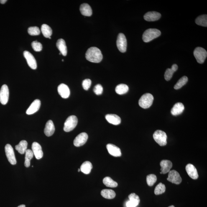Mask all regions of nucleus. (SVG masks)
<instances>
[{"label": "nucleus", "instance_id": "obj_30", "mask_svg": "<svg viewBox=\"0 0 207 207\" xmlns=\"http://www.w3.org/2000/svg\"><path fill=\"white\" fill-rule=\"evenodd\" d=\"M129 90V87L127 85L124 84H121L116 87L115 90L116 93L118 94L122 95L127 93Z\"/></svg>", "mask_w": 207, "mask_h": 207}, {"label": "nucleus", "instance_id": "obj_1", "mask_svg": "<svg viewBox=\"0 0 207 207\" xmlns=\"http://www.w3.org/2000/svg\"><path fill=\"white\" fill-rule=\"evenodd\" d=\"M86 58L89 61L98 63L103 60V56L101 51L98 48L92 47L87 51Z\"/></svg>", "mask_w": 207, "mask_h": 207}, {"label": "nucleus", "instance_id": "obj_13", "mask_svg": "<svg viewBox=\"0 0 207 207\" xmlns=\"http://www.w3.org/2000/svg\"><path fill=\"white\" fill-rule=\"evenodd\" d=\"M32 152L36 159L39 160L43 157V152L42 147L38 143L34 142L32 144Z\"/></svg>", "mask_w": 207, "mask_h": 207}, {"label": "nucleus", "instance_id": "obj_47", "mask_svg": "<svg viewBox=\"0 0 207 207\" xmlns=\"http://www.w3.org/2000/svg\"><path fill=\"white\" fill-rule=\"evenodd\" d=\"M62 62H63V61H64V60H62Z\"/></svg>", "mask_w": 207, "mask_h": 207}, {"label": "nucleus", "instance_id": "obj_34", "mask_svg": "<svg viewBox=\"0 0 207 207\" xmlns=\"http://www.w3.org/2000/svg\"><path fill=\"white\" fill-rule=\"evenodd\" d=\"M188 81V78L186 76H184L178 80L176 84L174 86V89L175 90H178L181 88L184 85L186 84Z\"/></svg>", "mask_w": 207, "mask_h": 207}, {"label": "nucleus", "instance_id": "obj_42", "mask_svg": "<svg viewBox=\"0 0 207 207\" xmlns=\"http://www.w3.org/2000/svg\"><path fill=\"white\" fill-rule=\"evenodd\" d=\"M137 204L132 201H129L126 203V207H136L138 206Z\"/></svg>", "mask_w": 207, "mask_h": 207}, {"label": "nucleus", "instance_id": "obj_5", "mask_svg": "<svg viewBox=\"0 0 207 207\" xmlns=\"http://www.w3.org/2000/svg\"><path fill=\"white\" fill-rule=\"evenodd\" d=\"M154 140L161 146H164L167 144V135L165 132L161 130H157L154 133Z\"/></svg>", "mask_w": 207, "mask_h": 207}, {"label": "nucleus", "instance_id": "obj_3", "mask_svg": "<svg viewBox=\"0 0 207 207\" xmlns=\"http://www.w3.org/2000/svg\"><path fill=\"white\" fill-rule=\"evenodd\" d=\"M154 100V97L151 94H145L140 99L139 101V106L144 109H147L152 106Z\"/></svg>", "mask_w": 207, "mask_h": 207}, {"label": "nucleus", "instance_id": "obj_36", "mask_svg": "<svg viewBox=\"0 0 207 207\" xmlns=\"http://www.w3.org/2000/svg\"><path fill=\"white\" fill-rule=\"evenodd\" d=\"M157 177L154 174H150L147 177V182L148 185L150 186H152L157 182Z\"/></svg>", "mask_w": 207, "mask_h": 207}, {"label": "nucleus", "instance_id": "obj_31", "mask_svg": "<svg viewBox=\"0 0 207 207\" xmlns=\"http://www.w3.org/2000/svg\"><path fill=\"white\" fill-rule=\"evenodd\" d=\"M25 161L24 165L26 167H29L30 165V160L34 157V153L30 149H27L25 153Z\"/></svg>", "mask_w": 207, "mask_h": 207}, {"label": "nucleus", "instance_id": "obj_37", "mask_svg": "<svg viewBox=\"0 0 207 207\" xmlns=\"http://www.w3.org/2000/svg\"><path fill=\"white\" fill-rule=\"evenodd\" d=\"M28 32L30 35H38L40 33V31L39 27H29L28 29Z\"/></svg>", "mask_w": 207, "mask_h": 207}, {"label": "nucleus", "instance_id": "obj_19", "mask_svg": "<svg viewBox=\"0 0 207 207\" xmlns=\"http://www.w3.org/2000/svg\"><path fill=\"white\" fill-rule=\"evenodd\" d=\"M161 167V172L163 174H165L170 171L172 168V163L168 160H163L160 163Z\"/></svg>", "mask_w": 207, "mask_h": 207}, {"label": "nucleus", "instance_id": "obj_8", "mask_svg": "<svg viewBox=\"0 0 207 207\" xmlns=\"http://www.w3.org/2000/svg\"><path fill=\"white\" fill-rule=\"evenodd\" d=\"M7 157L8 161L12 165H16L17 163L14 149L11 145L7 144L5 147Z\"/></svg>", "mask_w": 207, "mask_h": 207}, {"label": "nucleus", "instance_id": "obj_21", "mask_svg": "<svg viewBox=\"0 0 207 207\" xmlns=\"http://www.w3.org/2000/svg\"><path fill=\"white\" fill-rule=\"evenodd\" d=\"M106 120L108 122L114 125H118L121 124V119L117 115L114 114L106 115Z\"/></svg>", "mask_w": 207, "mask_h": 207}, {"label": "nucleus", "instance_id": "obj_16", "mask_svg": "<svg viewBox=\"0 0 207 207\" xmlns=\"http://www.w3.org/2000/svg\"><path fill=\"white\" fill-rule=\"evenodd\" d=\"M161 17L160 13L157 12H149L146 13L144 16V19L146 21L153 22L158 20Z\"/></svg>", "mask_w": 207, "mask_h": 207}, {"label": "nucleus", "instance_id": "obj_29", "mask_svg": "<svg viewBox=\"0 0 207 207\" xmlns=\"http://www.w3.org/2000/svg\"><path fill=\"white\" fill-rule=\"evenodd\" d=\"M41 31L43 35L46 38H48L51 37L52 34V30L50 26L47 24L42 25L41 27Z\"/></svg>", "mask_w": 207, "mask_h": 207}, {"label": "nucleus", "instance_id": "obj_25", "mask_svg": "<svg viewBox=\"0 0 207 207\" xmlns=\"http://www.w3.org/2000/svg\"><path fill=\"white\" fill-rule=\"evenodd\" d=\"M178 66L177 64H173L171 68H168L165 72V80L167 81H169L172 78L174 72H175L178 70Z\"/></svg>", "mask_w": 207, "mask_h": 207}, {"label": "nucleus", "instance_id": "obj_7", "mask_svg": "<svg viewBox=\"0 0 207 207\" xmlns=\"http://www.w3.org/2000/svg\"><path fill=\"white\" fill-rule=\"evenodd\" d=\"M116 44L118 50L120 52L124 53L126 51L127 41L126 36L124 34L120 33L118 34Z\"/></svg>", "mask_w": 207, "mask_h": 207}, {"label": "nucleus", "instance_id": "obj_20", "mask_svg": "<svg viewBox=\"0 0 207 207\" xmlns=\"http://www.w3.org/2000/svg\"><path fill=\"white\" fill-rule=\"evenodd\" d=\"M55 131V127L52 120H49L46 123L44 133L47 137H50L54 134Z\"/></svg>", "mask_w": 207, "mask_h": 207}, {"label": "nucleus", "instance_id": "obj_27", "mask_svg": "<svg viewBox=\"0 0 207 207\" xmlns=\"http://www.w3.org/2000/svg\"><path fill=\"white\" fill-rule=\"evenodd\" d=\"M93 166L91 162L86 161L82 164L80 167V171L85 174H88L91 172Z\"/></svg>", "mask_w": 207, "mask_h": 207}, {"label": "nucleus", "instance_id": "obj_32", "mask_svg": "<svg viewBox=\"0 0 207 207\" xmlns=\"http://www.w3.org/2000/svg\"><path fill=\"white\" fill-rule=\"evenodd\" d=\"M195 22L199 25L207 27V15H203L199 16L196 19Z\"/></svg>", "mask_w": 207, "mask_h": 207}, {"label": "nucleus", "instance_id": "obj_43", "mask_svg": "<svg viewBox=\"0 0 207 207\" xmlns=\"http://www.w3.org/2000/svg\"><path fill=\"white\" fill-rule=\"evenodd\" d=\"M7 1V0H0V3L2 4H4Z\"/></svg>", "mask_w": 207, "mask_h": 207}, {"label": "nucleus", "instance_id": "obj_22", "mask_svg": "<svg viewBox=\"0 0 207 207\" xmlns=\"http://www.w3.org/2000/svg\"><path fill=\"white\" fill-rule=\"evenodd\" d=\"M57 47L62 55L64 56L67 55V47L65 41L63 39H60L57 41Z\"/></svg>", "mask_w": 207, "mask_h": 207}, {"label": "nucleus", "instance_id": "obj_24", "mask_svg": "<svg viewBox=\"0 0 207 207\" xmlns=\"http://www.w3.org/2000/svg\"><path fill=\"white\" fill-rule=\"evenodd\" d=\"M80 11L82 15L85 16H91L92 15V10L89 5L84 3L81 5Z\"/></svg>", "mask_w": 207, "mask_h": 207}, {"label": "nucleus", "instance_id": "obj_14", "mask_svg": "<svg viewBox=\"0 0 207 207\" xmlns=\"http://www.w3.org/2000/svg\"><path fill=\"white\" fill-rule=\"evenodd\" d=\"M58 91L62 98H68L70 95V90L67 85L61 84L58 87Z\"/></svg>", "mask_w": 207, "mask_h": 207}, {"label": "nucleus", "instance_id": "obj_6", "mask_svg": "<svg viewBox=\"0 0 207 207\" xmlns=\"http://www.w3.org/2000/svg\"><path fill=\"white\" fill-rule=\"evenodd\" d=\"M193 54L197 62L200 64L204 63L207 56L206 51L200 47H196L193 52Z\"/></svg>", "mask_w": 207, "mask_h": 207}, {"label": "nucleus", "instance_id": "obj_40", "mask_svg": "<svg viewBox=\"0 0 207 207\" xmlns=\"http://www.w3.org/2000/svg\"><path fill=\"white\" fill-rule=\"evenodd\" d=\"M91 80L89 79L84 80L82 83V86L84 89L86 91L89 89L90 87H91Z\"/></svg>", "mask_w": 207, "mask_h": 207}, {"label": "nucleus", "instance_id": "obj_10", "mask_svg": "<svg viewBox=\"0 0 207 207\" xmlns=\"http://www.w3.org/2000/svg\"><path fill=\"white\" fill-rule=\"evenodd\" d=\"M9 98V90L7 85H4L0 90V102L3 105L7 103Z\"/></svg>", "mask_w": 207, "mask_h": 207}, {"label": "nucleus", "instance_id": "obj_9", "mask_svg": "<svg viewBox=\"0 0 207 207\" xmlns=\"http://www.w3.org/2000/svg\"><path fill=\"white\" fill-rule=\"evenodd\" d=\"M168 181L176 185H179L182 182V179L180 174L175 170L170 171L169 172Z\"/></svg>", "mask_w": 207, "mask_h": 207}, {"label": "nucleus", "instance_id": "obj_41", "mask_svg": "<svg viewBox=\"0 0 207 207\" xmlns=\"http://www.w3.org/2000/svg\"><path fill=\"white\" fill-rule=\"evenodd\" d=\"M93 90L96 95H101L103 92V88L101 85H97L94 88Z\"/></svg>", "mask_w": 207, "mask_h": 207}, {"label": "nucleus", "instance_id": "obj_17", "mask_svg": "<svg viewBox=\"0 0 207 207\" xmlns=\"http://www.w3.org/2000/svg\"><path fill=\"white\" fill-rule=\"evenodd\" d=\"M40 105L41 102L40 100H34L27 109L26 111V114L28 115H31L37 112L40 109Z\"/></svg>", "mask_w": 207, "mask_h": 207}, {"label": "nucleus", "instance_id": "obj_15", "mask_svg": "<svg viewBox=\"0 0 207 207\" xmlns=\"http://www.w3.org/2000/svg\"><path fill=\"white\" fill-rule=\"evenodd\" d=\"M108 152L110 155L115 157H121L122 155L120 149L114 144H108L106 146Z\"/></svg>", "mask_w": 207, "mask_h": 207}, {"label": "nucleus", "instance_id": "obj_28", "mask_svg": "<svg viewBox=\"0 0 207 207\" xmlns=\"http://www.w3.org/2000/svg\"><path fill=\"white\" fill-rule=\"evenodd\" d=\"M101 195L104 198L107 199H112L116 197V194L114 191L110 189L102 190Z\"/></svg>", "mask_w": 207, "mask_h": 207}, {"label": "nucleus", "instance_id": "obj_46", "mask_svg": "<svg viewBox=\"0 0 207 207\" xmlns=\"http://www.w3.org/2000/svg\"><path fill=\"white\" fill-rule=\"evenodd\" d=\"M80 169H78V172H80Z\"/></svg>", "mask_w": 207, "mask_h": 207}, {"label": "nucleus", "instance_id": "obj_18", "mask_svg": "<svg viewBox=\"0 0 207 207\" xmlns=\"http://www.w3.org/2000/svg\"><path fill=\"white\" fill-rule=\"evenodd\" d=\"M186 170L190 178L194 180L198 178L199 176L197 169L192 164H188L186 167Z\"/></svg>", "mask_w": 207, "mask_h": 207}, {"label": "nucleus", "instance_id": "obj_39", "mask_svg": "<svg viewBox=\"0 0 207 207\" xmlns=\"http://www.w3.org/2000/svg\"><path fill=\"white\" fill-rule=\"evenodd\" d=\"M129 198L130 201H132L134 202V203L137 204L138 205H139L140 202V199L139 196L135 193H132L129 196Z\"/></svg>", "mask_w": 207, "mask_h": 207}, {"label": "nucleus", "instance_id": "obj_45", "mask_svg": "<svg viewBox=\"0 0 207 207\" xmlns=\"http://www.w3.org/2000/svg\"><path fill=\"white\" fill-rule=\"evenodd\" d=\"M168 207H175L173 205H172V206H169Z\"/></svg>", "mask_w": 207, "mask_h": 207}, {"label": "nucleus", "instance_id": "obj_35", "mask_svg": "<svg viewBox=\"0 0 207 207\" xmlns=\"http://www.w3.org/2000/svg\"><path fill=\"white\" fill-rule=\"evenodd\" d=\"M166 190V187L165 185L162 183H160L156 186L154 193L155 195H158L162 194L165 193Z\"/></svg>", "mask_w": 207, "mask_h": 207}, {"label": "nucleus", "instance_id": "obj_23", "mask_svg": "<svg viewBox=\"0 0 207 207\" xmlns=\"http://www.w3.org/2000/svg\"><path fill=\"white\" fill-rule=\"evenodd\" d=\"M185 107L182 103H177L174 105L172 109L171 114L173 116H177L180 115L183 112Z\"/></svg>", "mask_w": 207, "mask_h": 207}, {"label": "nucleus", "instance_id": "obj_2", "mask_svg": "<svg viewBox=\"0 0 207 207\" xmlns=\"http://www.w3.org/2000/svg\"><path fill=\"white\" fill-rule=\"evenodd\" d=\"M160 31L155 29H149L145 31L142 36L144 42H149L161 35Z\"/></svg>", "mask_w": 207, "mask_h": 207}, {"label": "nucleus", "instance_id": "obj_33", "mask_svg": "<svg viewBox=\"0 0 207 207\" xmlns=\"http://www.w3.org/2000/svg\"><path fill=\"white\" fill-rule=\"evenodd\" d=\"M103 182L106 186L111 188H115L118 186L117 183L109 177H106L104 178Z\"/></svg>", "mask_w": 207, "mask_h": 207}, {"label": "nucleus", "instance_id": "obj_12", "mask_svg": "<svg viewBox=\"0 0 207 207\" xmlns=\"http://www.w3.org/2000/svg\"><path fill=\"white\" fill-rule=\"evenodd\" d=\"M24 55L26 59L28 64L30 68L35 70L37 68V63L35 59L34 56L27 51H25L24 52Z\"/></svg>", "mask_w": 207, "mask_h": 207}, {"label": "nucleus", "instance_id": "obj_4", "mask_svg": "<svg viewBox=\"0 0 207 207\" xmlns=\"http://www.w3.org/2000/svg\"><path fill=\"white\" fill-rule=\"evenodd\" d=\"M77 117L74 115L69 116L66 120L63 128L65 132H69L73 130L78 124Z\"/></svg>", "mask_w": 207, "mask_h": 207}, {"label": "nucleus", "instance_id": "obj_44", "mask_svg": "<svg viewBox=\"0 0 207 207\" xmlns=\"http://www.w3.org/2000/svg\"><path fill=\"white\" fill-rule=\"evenodd\" d=\"M17 207H25V206L24 205H19V206H18Z\"/></svg>", "mask_w": 207, "mask_h": 207}, {"label": "nucleus", "instance_id": "obj_11", "mask_svg": "<svg viewBox=\"0 0 207 207\" xmlns=\"http://www.w3.org/2000/svg\"><path fill=\"white\" fill-rule=\"evenodd\" d=\"M88 135L86 133L83 132L78 135L74 140V145L77 147L84 145L88 139Z\"/></svg>", "mask_w": 207, "mask_h": 207}, {"label": "nucleus", "instance_id": "obj_38", "mask_svg": "<svg viewBox=\"0 0 207 207\" xmlns=\"http://www.w3.org/2000/svg\"><path fill=\"white\" fill-rule=\"evenodd\" d=\"M32 47L34 50L37 52H40L42 49V44L37 41H34L32 42Z\"/></svg>", "mask_w": 207, "mask_h": 207}, {"label": "nucleus", "instance_id": "obj_26", "mask_svg": "<svg viewBox=\"0 0 207 207\" xmlns=\"http://www.w3.org/2000/svg\"><path fill=\"white\" fill-rule=\"evenodd\" d=\"M28 143L27 141L24 140L21 141L19 144L16 145L15 148L19 153L21 154H25L27 150Z\"/></svg>", "mask_w": 207, "mask_h": 207}]
</instances>
